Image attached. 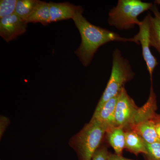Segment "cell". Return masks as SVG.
<instances>
[{
	"label": "cell",
	"mask_w": 160,
	"mask_h": 160,
	"mask_svg": "<svg viewBox=\"0 0 160 160\" xmlns=\"http://www.w3.org/2000/svg\"><path fill=\"white\" fill-rule=\"evenodd\" d=\"M83 12L84 9L79 6L72 19L79 31L82 40L75 53L83 66H89L99 48L110 42H129L140 45L133 38L122 37L114 32L92 25L83 16Z\"/></svg>",
	"instance_id": "1"
},
{
	"label": "cell",
	"mask_w": 160,
	"mask_h": 160,
	"mask_svg": "<svg viewBox=\"0 0 160 160\" xmlns=\"http://www.w3.org/2000/svg\"><path fill=\"white\" fill-rule=\"evenodd\" d=\"M108 129L107 125L92 118L82 129L70 138L69 146L75 152L79 160H92Z\"/></svg>",
	"instance_id": "2"
},
{
	"label": "cell",
	"mask_w": 160,
	"mask_h": 160,
	"mask_svg": "<svg viewBox=\"0 0 160 160\" xmlns=\"http://www.w3.org/2000/svg\"><path fill=\"white\" fill-rule=\"evenodd\" d=\"M129 60L123 57L118 48L112 52L111 75L106 89L99 101L93 116L96 115L107 101L118 95L124 85L134 78Z\"/></svg>",
	"instance_id": "3"
},
{
	"label": "cell",
	"mask_w": 160,
	"mask_h": 160,
	"mask_svg": "<svg viewBox=\"0 0 160 160\" xmlns=\"http://www.w3.org/2000/svg\"><path fill=\"white\" fill-rule=\"evenodd\" d=\"M153 5L140 0H119L117 5L109 12L108 24L121 31L133 29L141 24L139 16L151 9Z\"/></svg>",
	"instance_id": "4"
},
{
	"label": "cell",
	"mask_w": 160,
	"mask_h": 160,
	"mask_svg": "<svg viewBox=\"0 0 160 160\" xmlns=\"http://www.w3.org/2000/svg\"><path fill=\"white\" fill-rule=\"evenodd\" d=\"M138 108L123 87L119 95L116 106L115 127H121L124 130L128 129Z\"/></svg>",
	"instance_id": "5"
},
{
	"label": "cell",
	"mask_w": 160,
	"mask_h": 160,
	"mask_svg": "<svg viewBox=\"0 0 160 160\" xmlns=\"http://www.w3.org/2000/svg\"><path fill=\"white\" fill-rule=\"evenodd\" d=\"M148 13L139 26V30L137 34L133 37L134 40L141 44L142 48V56L147 66L151 80H152V74L155 68L158 66L156 58L152 53L150 49V22Z\"/></svg>",
	"instance_id": "6"
},
{
	"label": "cell",
	"mask_w": 160,
	"mask_h": 160,
	"mask_svg": "<svg viewBox=\"0 0 160 160\" xmlns=\"http://www.w3.org/2000/svg\"><path fill=\"white\" fill-rule=\"evenodd\" d=\"M27 23L16 14L8 16L0 20V35L7 42L15 39L26 31Z\"/></svg>",
	"instance_id": "7"
},
{
	"label": "cell",
	"mask_w": 160,
	"mask_h": 160,
	"mask_svg": "<svg viewBox=\"0 0 160 160\" xmlns=\"http://www.w3.org/2000/svg\"><path fill=\"white\" fill-rule=\"evenodd\" d=\"M51 23L72 19L79 6H75L69 2L49 3Z\"/></svg>",
	"instance_id": "8"
},
{
	"label": "cell",
	"mask_w": 160,
	"mask_h": 160,
	"mask_svg": "<svg viewBox=\"0 0 160 160\" xmlns=\"http://www.w3.org/2000/svg\"><path fill=\"white\" fill-rule=\"evenodd\" d=\"M119 93L106 102L102 106L98 112L92 118H96L107 125L109 128L115 127V113Z\"/></svg>",
	"instance_id": "9"
},
{
	"label": "cell",
	"mask_w": 160,
	"mask_h": 160,
	"mask_svg": "<svg viewBox=\"0 0 160 160\" xmlns=\"http://www.w3.org/2000/svg\"><path fill=\"white\" fill-rule=\"evenodd\" d=\"M145 120L134 126L130 130L135 131L146 143H152L160 142L156 131V118Z\"/></svg>",
	"instance_id": "10"
},
{
	"label": "cell",
	"mask_w": 160,
	"mask_h": 160,
	"mask_svg": "<svg viewBox=\"0 0 160 160\" xmlns=\"http://www.w3.org/2000/svg\"><path fill=\"white\" fill-rule=\"evenodd\" d=\"M107 139L114 149L116 154L122 156L126 146V133L123 128L113 127L109 128L106 132Z\"/></svg>",
	"instance_id": "11"
},
{
	"label": "cell",
	"mask_w": 160,
	"mask_h": 160,
	"mask_svg": "<svg viewBox=\"0 0 160 160\" xmlns=\"http://www.w3.org/2000/svg\"><path fill=\"white\" fill-rule=\"evenodd\" d=\"M126 146L125 148L137 156L139 153L148 154L145 141L142 138L132 130L125 131Z\"/></svg>",
	"instance_id": "12"
},
{
	"label": "cell",
	"mask_w": 160,
	"mask_h": 160,
	"mask_svg": "<svg viewBox=\"0 0 160 160\" xmlns=\"http://www.w3.org/2000/svg\"><path fill=\"white\" fill-rule=\"evenodd\" d=\"M151 10L154 14L150 13V40L151 46L154 47L160 54V12L156 5H153Z\"/></svg>",
	"instance_id": "13"
},
{
	"label": "cell",
	"mask_w": 160,
	"mask_h": 160,
	"mask_svg": "<svg viewBox=\"0 0 160 160\" xmlns=\"http://www.w3.org/2000/svg\"><path fill=\"white\" fill-rule=\"evenodd\" d=\"M26 23H40L46 26L51 23V16L49 3L40 1L31 15L26 21Z\"/></svg>",
	"instance_id": "14"
},
{
	"label": "cell",
	"mask_w": 160,
	"mask_h": 160,
	"mask_svg": "<svg viewBox=\"0 0 160 160\" xmlns=\"http://www.w3.org/2000/svg\"><path fill=\"white\" fill-rule=\"evenodd\" d=\"M39 2V0H18L15 14L26 22Z\"/></svg>",
	"instance_id": "15"
},
{
	"label": "cell",
	"mask_w": 160,
	"mask_h": 160,
	"mask_svg": "<svg viewBox=\"0 0 160 160\" xmlns=\"http://www.w3.org/2000/svg\"><path fill=\"white\" fill-rule=\"evenodd\" d=\"M18 0H1L0 1V18L15 13Z\"/></svg>",
	"instance_id": "16"
},
{
	"label": "cell",
	"mask_w": 160,
	"mask_h": 160,
	"mask_svg": "<svg viewBox=\"0 0 160 160\" xmlns=\"http://www.w3.org/2000/svg\"><path fill=\"white\" fill-rule=\"evenodd\" d=\"M145 144L148 152V160H160V142L152 143L145 142Z\"/></svg>",
	"instance_id": "17"
},
{
	"label": "cell",
	"mask_w": 160,
	"mask_h": 160,
	"mask_svg": "<svg viewBox=\"0 0 160 160\" xmlns=\"http://www.w3.org/2000/svg\"><path fill=\"white\" fill-rule=\"evenodd\" d=\"M109 152L105 146H100L93 154L92 160H107Z\"/></svg>",
	"instance_id": "18"
},
{
	"label": "cell",
	"mask_w": 160,
	"mask_h": 160,
	"mask_svg": "<svg viewBox=\"0 0 160 160\" xmlns=\"http://www.w3.org/2000/svg\"><path fill=\"white\" fill-rule=\"evenodd\" d=\"M10 123L9 118L4 115L0 116V140H2L5 132Z\"/></svg>",
	"instance_id": "19"
},
{
	"label": "cell",
	"mask_w": 160,
	"mask_h": 160,
	"mask_svg": "<svg viewBox=\"0 0 160 160\" xmlns=\"http://www.w3.org/2000/svg\"><path fill=\"white\" fill-rule=\"evenodd\" d=\"M107 160H132L129 159L122 157V156L118 155L116 154H110L109 153Z\"/></svg>",
	"instance_id": "20"
},
{
	"label": "cell",
	"mask_w": 160,
	"mask_h": 160,
	"mask_svg": "<svg viewBox=\"0 0 160 160\" xmlns=\"http://www.w3.org/2000/svg\"><path fill=\"white\" fill-rule=\"evenodd\" d=\"M156 131L158 136V137L160 140V117L157 116L156 118Z\"/></svg>",
	"instance_id": "21"
},
{
	"label": "cell",
	"mask_w": 160,
	"mask_h": 160,
	"mask_svg": "<svg viewBox=\"0 0 160 160\" xmlns=\"http://www.w3.org/2000/svg\"><path fill=\"white\" fill-rule=\"evenodd\" d=\"M154 3L158 4V5H160V0H156V1H155Z\"/></svg>",
	"instance_id": "22"
}]
</instances>
